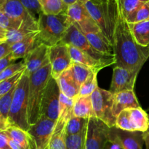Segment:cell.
<instances>
[{
	"label": "cell",
	"mask_w": 149,
	"mask_h": 149,
	"mask_svg": "<svg viewBox=\"0 0 149 149\" xmlns=\"http://www.w3.org/2000/svg\"><path fill=\"white\" fill-rule=\"evenodd\" d=\"M115 127L122 130L144 132L149 127V116L141 107L126 109L117 116Z\"/></svg>",
	"instance_id": "ba28073f"
},
{
	"label": "cell",
	"mask_w": 149,
	"mask_h": 149,
	"mask_svg": "<svg viewBox=\"0 0 149 149\" xmlns=\"http://www.w3.org/2000/svg\"><path fill=\"white\" fill-rule=\"evenodd\" d=\"M15 61L16 59L14 58V56H13L12 53L4 57V58H0V72L4 71L5 68H7L10 65L14 64Z\"/></svg>",
	"instance_id": "f35d334b"
},
{
	"label": "cell",
	"mask_w": 149,
	"mask_h": 149,
	"mask_svg": "<svg viewBox=\"0 0 149 149\" xmlns=\"http://www.w3.org/2000/svg\"><path fill=\"white\" fill-rule=\"evenodd\" d=\"M68 46L73 63L85 65V66L93 69V71H97V72H99L103 68L109 66L106 63L93 58L87 53L81 51V49H78L75 47L71 46V45H68Z\"/></svg>",
	"instance_id": "d6986e66"
},
{
	"label": "cell",
	"mask_w": 149,
	"mask_h": 149,
	"mask_svg": "<svg viewBox=\"0 0 149 149\" xmlns=\"http://www.w3.org/2000/svg\"><path fill=\"white\" fill-rule=\"evenodd\" d=\"M139 72V70H130L116 65L113 68L109 91L114 95L121 92L134 90L135 81Z\"/></svg>",
	"instance_id": "9a60e30c"
},
{
	"label": "cell",
	"mask_w": 149,
	"mask_h": 149,
	"mask_svg": "<svg viewBox=\"0 0 149 149\" xmlns=\"http://www.w3.org/2000/svg\"><path fill=\"white\" fill-rule=\"evenodd\" d=\"M39 33L36 36V45H45L49 47L62 42L70 23L66 11L58 15L42 13L38 21Z\"/></svg>",
	"instance_id": "3957f363"
},
{
	"label": "cell",
	"mask_w": 149,
	"mask_h": 149,
	"mask_svg": "<svg viewBox=\"0 0 149 149\" xmlns=\"http://www.w3.org/2000/svg\"><path fill=\"white\" fill-rule=\"evenodd\" d=\"M61 92L56 79L52 78L45 88L41 105V116L57 122L60 113Z\"/></svg>",
	"instance_id": "9c48e42d"
},
{
	"label": "cell",
	"mask_w": 149,
	"mask_h": 149,
	"mask_svg": "<svg viewBox=\"0 0 149 149\" xmlns=\"http://www.w3.org/2000/svg\"><path fill=\"white\" fill-rule=\"evenodd\" d=\"M49 48L45 45H37L24 59L26 70L31 74L49 64Z\"/></svg>",
	"instance_id": "e0dca14e"
},
{
	"label": "cell",
	"mask_w": 149,
	"mask_h": 149,
	"mask_svg": "<svg viewBox=\"0 0 149 149\" xmlns=\"http://www.w3.org/2000/svg\"><path fill=\"white\" fill-rule=\"evenodd\" d=\"M73 113L77 117L90 119L96 117L92 103L91 95L90 96H78L75 98Z\"/></svg>",
	"instance_id": "cb8c5ba5"
},
{
	"label": "cell",
	"mask_w": 149,
	"mask_h": 149,
	"mask_svg": "<svg viewBox=\"0 0 149 149\" xmlns=\"http://www.w3.org/2000/svg\"><path fill=\"white\" fill-rule=\"evenodd\" d=\"M85 6L103 34L113 45V33L117 21V0H80Z\"/></svg>",
	"instance_id": "7a4b0ae2"
},
{
	"label": "cell",
	"mask_w": 149,
	"mask_h": 149,
	"mask_svg": "<svg viewBox=\"0 0 149 149\" xmlns=\"http://www.w3.org/2000/svg\"><path fill=\"white\" fill-rule=\"evenodd\" d=\"M91 99L96 118L103 121L111 128L115 127L116 118L113 111V95L109 90L98 87L91 95Z\"/></svg>",
	"instance_id": "52a82bcc"
},
{
	"label": "cell",
	"mask_w": 149,
	"mask_h": 149,
	"mask_svg": "<svg viewBox=\"0 0 149 149\" xmlns=\"http://www.w3.org/2000/svg\"><path fill=\"white\" fill-rule=\"evenodd\" d=\"M31 14V15L39 21L41 15L42 14V10L41 8L39 0H18Z\"/></svg>",
	"instance_id": "74e56055"
},
{
	"label": "cell",
	"mask_w": 149,
	"mask_h": 149,
	"mask_svg": "<svg viewBox=\"0 0 149 149\" xmlns=\"http://www.w3.org/2000/svg\"><path fill=\"white\" fill-rule=\"evenodd\" d=\"M143 138L144 143L146 145V148L149 149V127L148 130L143 132Z\"/></svg>",
	"instance_id": "ee69618b"
},
{
	"label": "cell",
	"mask_w": 149,
	"mask_h": 149,
	"mask_svg": "<svg viewBox=\"0 0 149 149\" xmlns=\"http://www.w3.org/2000/svg\"><path fill=\"white\" fill-rule=\"evenodd\" d=\"M66 13L70 23H75L83 32L96 31L100 29L80 0L68 6Z\"/></svg>",
	"instance_id": "4fadbf2b"
},
{
	"label": "cell",
	"mask_w": 149,
	"mask_h": 149,
	"mask_svg": "<svg viewBox=\"0 0 149 149\" xmlns=\"http://www.w3.org/2000/svg\"><path fill=\"white\" fill-rule=\"evenodd\" d=\"M26 69V64L24 61L19 62L17 63H14L13 65H10L7 68L0 72V81H2L15 74H18L19 72L22 71H24Z\"/></svg>",
	"instance_id": "d590c367"
},
{
	"label": "cell",
	"mask_w": 149,
	"mask_h": 149,
	"mask_svg": "<svg viewBox=\"0 0 149 149\" xmlns=\"http://www.w3.org/2000/svg\"><path fill=\"white\" fill-rule=\"evenodd\" d=\"M39 31H36L29 35L22 40L16 42L12 45V54L17 59H25L29 52L33 49L36 45V36Z\"/></svg>",
	"instance_id": "44dd1931"
},
{
	"label": "cell",
	"mask_w": 149,
	"mask_h": 149,
	"mask_svg": "<svg viewBox=\"0 0 149 149\" xmlns=\"http://www.w3.org/2000/svg\"><path fill=\"white\" fill-rule=\"evenodd\" d=\"M61 42L81 49L93 58L106 63L109 66L116 64L115 55H106L95 49L87 40L82 31L75 23H72L68 27Z\"/></svg>",
	"instance_id": "8992f818"
},
{
	"label": "cell",
	"mask_w": 149,
	"mask_h": 149,
	"mask_svg": "<svg viewBox=\"0 0 149 149\" xmlns=\"http://www.w3.org/2000/svg\"><path fill=\"white\" fill-rule=\"evenodd\" d=\"M111 127L96 117L89 119L86 149H105L109 142Z\"/></svg>",
	"instance_id": "30bf717a"
},
{
	"label": "cell",
	"mask_w": 149,
	"mask_h": 149,
	"mask_svg": "<svg viewBox=\"0 0 149 149\" xmlns=\"http://www.w3.org/2000/svg\"><path fill=\"white\" fill-rule=\"evenodd\" d=\"M56 80L62 94L69 98L75 99L78 97L80 87L76 82L70 68L64 71Z\"/></svg>",
	"instance_id": "ffe728a7"
},
{
	"label": "cell",
	"mask_w": 149,
	"mask_h": 149,
	"mask_svg": "<svg viewBox=\"0 0 149 149\" xmlns=\"http://www.w3.org/2000/svg\"><path fill=\"white\" fill-rule=\"evenodd\" d=\"M23 25L20 20L7 15L4 12L0 11V42H2L6 33L20 29Z\"/></svg>",
	"instance_id": "4316f807"
},
{
	"label": "cell",
	"mask_w": 149,
	"mask_h": 149,
	"mask_svg": "<svg viewBox=\"0 0 149 149\" xmlns=\"http://www.w3.org/2000/svg\"><path fill=\"white\" fill-rule=\"evenodd\" d=\"M33 32H36V31L32 30L31 29H30V28H29L28 26L23 24L20 29H17V30L13 31L8 32V33H6L5 37H4V40H3L2 42H7L8 43H10V45H13V44L22 40V39L26 38V36H28L29 35L31 34Z\"/></svg>",
	"instance_id": "d6a6232c"
},
{
	"label": "cell",
	"mask_w": 149,
	"mask_h": 149,
	"mask_svg": "<svg viewBox=\"0 0 149 149\" xmlns=\"http://www.w3.org/2000/svg\"><path fill=\"white\" fill-rule=\"evenodd\" d=\"M125 19L128 23H137L149 20V1L141 4Z\"/></svg>",
	"instance_id": "4dcf8cb0"
},
{
	"label": "cell",
	"mask_w": 149,
	"mask_h": 149,
	"mask_svg": "<svg viewBox=\"0 0 149 149\" xmlns=\"http://www.w3.org/2000/svg\"><path fill=\"white\" fill-rule=\"evenodd\" d=\"M29 82L30 74L26 69L15 92L9 116L10 127H17L27 132L31 127L29 120Z\"/></svg>",
	"instance_id": "277c9868"
},
{
	"label": "cell",
	"mask_w": 149,
	"mask_h": 149,
	"mask_svg": "<svg viewBox=\"0 0 149 149\" xmlns=\"http://www.w3.org/2000/svg\"><path fill=\"white\" fill-rule=\"evenodd\" d=\"M52 78L50 63L30 75L29 87V120L34 125L41 117V105L45 88Z\"/></svg>",
	"instance_id": "5b68a950"
},
{
	"label": "cell",
	"mask_w": 149,
	"mask_h": 149,
	"mask_svg": "<svg viewBox=\"0 0 149 149\" xmlns=\"http://www.w3.org/2000/svg\"><path fill=\"white\" fill-rule=\"evenodd\" d=\"M0 149H13L9 143V137L4 131H0Z\"/></svg>",
	"instance_id": "60d3db41"
},
{
	"label": "cell",
	"mask_w": 149,
	"mask_h": 149,
	"mask_svg": "<svg viewBox=\"0 0 149 149\" xmlns=\"http://www.w3.org/2000/svg\"><path fill=\"white\" fill-rule=\"evenodd\" d=\"M9 143H10V146L13 149H25L22 146H20L18 143L16 142L15 141H14V140L12 139V138H10V137H9Z\"/></svg>",
	"instance_id": "b9f144b4"
},
{
	"label": "cell",
	"mask_w": 149,
	"mask_h": 149,
	"mask_svg": "<svg viewBox=\"0 0 149 149\" xmlns=\"http://www.w3.org/2000/svg\"><path fill=\"white\" fill-rule=\"evenodd\" d=\"M55 125V121L41 116L38 122L30 127L28 132L34 140L37 149H48Z\"/></svg>",
	"instance_id": "5bb4252c"
},
{
	"label": "cell",
	"mask_w": 149,
	"mask_h": 149,
	"mask_svg": "<svg viewBox=\"0 0 149 149\" xmlns=\"http://www.w3.org/2000/svg\"><path fill=\"white\" fill-rule=\"evenodd\" d=\"M92 46L99 52L109 55H114L113 47L102 32H83Z\"/></svg>",
	"instance_id": "603a6c76"
},
{
	"label": "cell",
	"mask_w": 149,
	"mask_h": 149,
	"mask_svg": "<svg viewBox=\"0 0 149 149\" xmlns=\"http://www.w3.org/2000/svg\"><path fill=\"white\" fill-rule=\"evenodd\" d=\"M148 116H149V115H148Z\"/></svg>",
	"instance_id": "bcb514c9"
},
{
	"label": "cell",
	"mask_w": 149,
	"mask_h": 149,
	"mask_svg": "<svg viewBox=\"0 0 149 149\" xmlns=\"http://www.w3.org/2000/svg\"><path fill=\"white\" fill-rule=\"evenodd\" d=\"M70 69H71L72 75L74 77V79H75L76 82L77 83V84L79 87H81L83 83L89 78V77L94 71H93L91 68H88V67L85 66V65L75 63H73Z\"/></svg>",
	"instance_id": "f546056e"
},
{
	"label": "cell",
	"mask_w": 149,
	"mask_h": 149,
	"mask_svg": "<svg viewBox=\"0 0 149 149\" xmlns=\"http://www.w3.org/2000/svg\"><path fill=\"white\" fill-rule=\"evenodd\" d=\"M4 132L10 138L18 143L25 149H37L34 140L27 131L17 127H11Z\"/></svg>",
	"instance_id": "d4e9b609"
},
{
	"label": "cell",
	"mask_w": 149,
	"mask_h": 149,
	"mask_svg": "<svg viewBox=\"0 0 149 149\" xmlns=\"http://www.w3.org/2000/svg\"><path fill=\"white\" fill-rule=\"evenodd\" d=\"M42 13L46 15H58L67 11L68 6L63 0H39Z\"/></svg>",
	"instance_id": "83f0119b"
},
{
	"label": "cell",
	"mask_w": 149,
	"mask_h": 149,
	"mask_svg": "<svg viewBox=\"0 0 149 149\" xmlns=\"http://www.w3.org/2000/svg\"><path fill=\"white\" fill-rule=\"evenodd\" d=\"M87 127L80 133L65 136L67 149H86V138Z\"/></svg>",
	"instance_id": "1f68e13d"
},
{
	"label": "cell",
	"mask_w": 149,
	"mask_h": 149,
	"mask_svg": "<svg viewBox=\"0 0 149 149\" xmlns=\"http://www.w3.org/2000/svg\"><path fill=\"white\" fill-rule=\"evenodd\" d=\"M124 16L126 17L138 7L149 0H119Z\"/></svg>",
	"instance_id": "8d00e7d4"
},
{
	"label": "cell",
	"mask_w": 149,
	"mask_h": 149,
	"mask_svg": "<svg viewBox=\"0 0 149 149\" xmlns=\"http://www.w3.org/2000/svg\"><path fill=\"white\" fill-rule=\"evenodd\" d=\"M25 71L26 70L20 71L18 74H15V75L4 80V81H0V97L8 93L10 90H11L13 87H15L18 84L20 80L21 79L22 77L24 74Z\"/></svg>",
	"instance_id": "e575fe53"
},
{
	"label": "cell",
	"mask_w": 149,
	"mask_h": 149,
	"mask_svg": "<svg viewBox=\"0 0 149 149\" xmlns=\"http://www.w3.org/2000/svg\"><path fill=\"white\" fill-rule=\"evenodd\" d=\"M63 1L64 2L67 4V5L70 6V5H71V4H74V3H75L77 0H63Z\"/></svg>",
	"instance_id": "f6af8a7d"
},
{
	"label": "cell",
	"mask_w": 149,
	"mask_h": 149,
	"mask_svg": "<svg viewBox=\"0 0 149 149\" xmlns=\"http://www.w3.org/2000/svg\"><path fill=\"white\" fill-rule=\"evenodd\" d=\"M89 119L77 117L73 115L65 127V136L77 135L82 132L88 125Z\"/></svg>",
	"instance_id": "f1b7e54d"
},
{
	"label": "cell",
	"mask_w": 149,
	"mask_h": 149,
	"mask_svg": "<svg viewBox=\"0 0 149 149\" xmlns=\"http://www.w3.org/2000/svg\"><path fill=\"white\" fill-rule=\"evenodd\" d=\"M105 149H122V148L117 142L111 141V142H109Z\"/></svg>",
	"instance_id": "7bdbcfd3"
},
{
	"label": "cell",
	"mask_w": 149,
	"mask_h": 149,
	"mask_svg": "<svg viewBox=\"0 0 149 149\" xmlns=\"http://www.w3.org/2000/svg\"><path fill=\"white\" fill-rule=\"evenodd\" d=\"M17 84L8 93L0 97V130L1 131H5L10 127L9 116H10L15 92L17 88Z\"/></svg>",
	"instance_id": "7402d4cb"
},
{
	"label": "cell",
	"mask_w": 149,
	"mask_h": 149,
	"mask_svg": "<svg viewBox=\"0 0 149 149\" xmlns=\"http://www.w3.org/2000/svg\"><path fill=\"white\" fill-rule=\"evenodd\" d=\"M117 2L119 13L113 44L116 65L141 71L149 58V47H142L137 43L124 16L119 0Z\"/></svg>",
	"instance_id": "6da1fadb"
},
{
	"label": "cell",
	"mask_w": 149,
	"mask_h": 149,
	"mask_svg": "<svg viewBox=\"0 0 149 149\" xmlns=\"http://www.w3.org/2000/svg\"><path fill=\"white\" fill-rule=\"evenodd\" d=\"M97 71H94L89 78L80 87L79 96H90L98 87L97 75Z\"/></svg>",
	"instance_id": "836d02e7"
},
{
	"label": "cell",
	"mask_w": 149,
	"mask_h": 149,
	"mask_svg": "<svg viewBox=\"0 0 149 149\" xmlns=\"http://www.w3.org/2000/svg\"><path fill=\"white\" fill-rule=\"evenodd\" d=\"M140 107L141 106L134 90L121 92L113 95V111L116 119L122 111Z\"/></svg>",
	"instance_id": "ac0fdd59"
},
{
	"label": "cell",
	"mask_w": 149,
	"mask_h": 149,
	"mask_svg": "<svg viewBox=\"0 0 149 149\" xmlns=\"http://www.w3.org/2000/svg\"><path fill=\"white\" fill-rule=\"evenodd\" d=\"M12 53V45L7 42H0V58Z\"/></svg>",
	"instance_id": "ab89813d"
},
{
	"label": "cell",
	"mask_w": 149,
	"mask_h": 149,
	"mask_svg": "<svg viewBox=\"0 0 149 149\" xmlns=\"http://www.w3.org/2000/svg\"><path fill=\"white\" fill-rule=\"evenodd\" d=\"M128 25L137 43L142 47H149V20Z\"/></svg>",
	"instance_id": "484cf974"
},
{
	"label": "cell",
	"mask_w": 149,
	"mask_h": 149,
	"mask_svg": "<svg viewBox=\"0 0 149 149\" xmlns=\"http://www.w3.org/2000/svg\"><path fill=\"white\" fill-rule=\"evenodd\" d=\"M0 11L13 18L20 20L23 25L38 31V21L18 0H0Z\"/></svg>",
	"instance_id": "7c38bea8"
},
{
	"label": "cell",
	"mask_w": 149,
	"mask_h": 149,
	"mask_svg": "<svg viewBox=\"0 0 149 149\" xmlns=\"http://www.w3.org/2000/svg\"><path fill=\"white\" fill-rule=\"evenodd\" d=\"M49 63L52 77L57 79L73 64L68 46L61 42L49 48Z\"/></svg>",
	"instance_id": "8fae6325"
},
{
	"label": "cell",
	"mask_w": 149,
	"mask_h": 149,
	"mask_svg": "<svg viewBox=\"0 0 149 149\" xmlns=\"http://www.w3.org/2000/svg\"><path fill=\"white\" fill-rule=\"evenodd\" d=\"M115 141L122 149H143V132L122 130L116 127L111 128L109 142Z\"/></svg>",
	"instance_id": "2e32d148"
}]
</instances>
